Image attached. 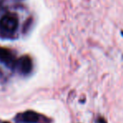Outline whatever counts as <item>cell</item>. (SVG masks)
<instances>
[{"instance_id":"3957f363","label":"cell","mask_w":123,"mask_h":123,"mask_svg":"<svg viewBox=\"0 0 123 123\" xmlns=\"http://www.w3.org/2000/svg\"><path fill=\"white\" fill-rule=\"evenodd\" d=\"M16 66L22 74H28L32 70V60L29 56H22L19 60H17Z\"/></svg>"},{"instance_id":"277c9868","label":"cell","mask_w":123,"mask_h":123,"mask_svg":"<svg viewBox=\"0 0 123 123\" xmlns=\"http://www.w3.org/2000/svg\"><path fill=\"white\" fill-rule=\"evenodd\" d=\"M39 120V115L33 111H28L21 115V121L25 123H37Z\"/></svg>"},{"instance_id":"52a82bcc","label":"cell","mask_w":123,"mask_h":123,"mask_svg":"<svg viewBox=\"0 0 123 123\" xmlns=\"http://www.w3.org/2000/svg\"><path fill=\"white\" fill-rule=\"evenodd\" d=\"M3 123H8V122H3Z\"/></svg>"},{"instance_id":"5b68a950","label":"cell","mask_w":123,"mask_h":123,"mask_svg":"<svg viewBox=\"0 0 123 123\" xmlns=\"http://www.w3.org/2000/svg\"><path fill=\"white\" fill-rule=\"evenodd\" d=\"M98 123H106V122H105L103 118H100L98 120Z\"/></svg>"},{"instance_id":"6da1fadb","label":"cell","mask_w":123,"mask_h":123,"mask_svg":"<svg viewBox=\"0 0 123 123\" xmlns=\"http://www.w3.org/2000/svg\"><path fill=\"white\" fill-rule=\"evenodd\" d=\"M18 18L14 13H7L0 18V36L4 39H10L17 31Z\"/></svg>"},{"instance_id":"7a4b0ae2","label":"cell","mask_w":123,"mask_h":123,"mask_svg":"<svg viewBox=\"0 0 123 123\" xmlns=\"http://www.w3.org/2000/svg\"><path fill=\"white\" fill-rule=\"evenodd\" d=\"M0 62L10 69L14 68L17 64L15 56L11 50L3 47H0Z\"/></svg>"},{"instance_id":"8992f818","label":"cell","mask_w":123,"mask_h":123,"mask_svg":"<svg viewBox=\"0 0 123 123\" xmlns=\"http://www.w3.org/2000/svg\"><path fill=\"white\" fill-rule=\"evenodd\" d=\"M122 35H123V32H122Z\"/></svg>"}]
</instances>
